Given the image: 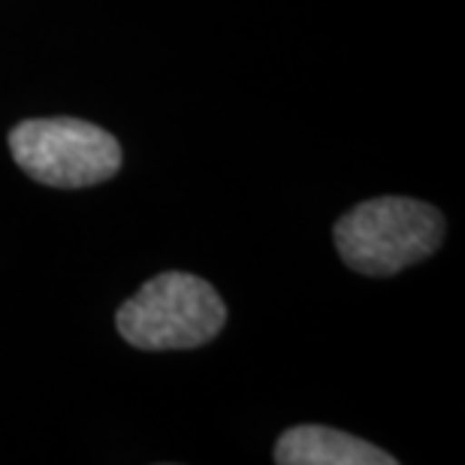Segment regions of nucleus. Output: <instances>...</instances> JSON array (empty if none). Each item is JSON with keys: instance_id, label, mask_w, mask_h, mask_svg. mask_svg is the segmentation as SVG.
<instances>
[{"instance_id": "f257e3e1", "label": "nucleus", "mask_w": 465, "mask_h": 465, "mask_svg": "<svg viewBox=\"0 0 465 465\" xmlns=\"http://www.w3.org/2000/svg\"><path fill=\"white\" fill-rule=\"evenodd\" d=\"M227 305L209 282L163 272L145 282L118 309V332L139 351H184L206 345L224 330Z\"/></svg>"}, {"instance_id": "f03ea898", "label": "nucleus", "mask_w": 465, "mask_h": 465, "mask_svg": "<svg viewBox=\"0 0 465 465\" xmlns=\"http://www.w3.org/2000/svg\"><path fill=\"white\" fill-rule=\"evenodd\" d=\"M332 236L351 269L362 275H393L441 245L444 218L430 203L378 197L341 215Z\"/></svg>"}, {"instance_id": "7ed1b4c3", "label": "nucleus", "mask_w": 465, "mask_h": 465, "mask_svg": "<svg viewBox=\"0 0 465 465\" xmlns=\"http://www.w3.org/2000/svg\"><path fill=\"white\" fill-rule=\"evenodd\" d=\"M9 152L31 179L49 188H91L121 170V145L79 118H31L13 127Z\"/></svg>"}, {"instance_id": "20e7f679", "label": "nucleus", "mask_w": 465, "mask_h": 465, "mask_svg": "<svg viewBox=\"0 0 465 465\" xmlns=\"http://www.w3.org/2000/svg\"><path fill=\"white\" fill-rule=\"evenodd\" d=\"M278 465H393L375 444L330 426H293L275 444Z\"/></svg>"}]
</instances>
